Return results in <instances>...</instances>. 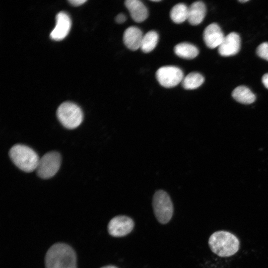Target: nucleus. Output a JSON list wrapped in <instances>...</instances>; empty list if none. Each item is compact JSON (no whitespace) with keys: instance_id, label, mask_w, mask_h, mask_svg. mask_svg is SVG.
<instances>
[{"instance_id":"nucleus-1","label":"nucleus","mask_w":268,"mask_h":268,"mask_svg":"<svg viewBox=\"0 0 268 268\" xmlns=\"http://www.w3.org/2000/svg\"><path fill=\"white\" fill-rule=\"evenodd\" d=\"M45 265L46 268H76L75 253L66 244H55L46 253Z\"/></svg>"},{"instance_id":"nucleus-2","label":"nucleus","mask_w":268,"mask_h":268,"mask_svg":"<svg viewBox=\"0 0 268 268\" xmlns=\"http://www.w3.org/2000/svg\"><path fill=\"white\" fill-rule=\"evenodd\" d=\"M211 251L220 257H228L235 254L239 250L240 242L232 233L223 230L213 233L208 239Z\"/></svg>"},{"instance_id":"nucleus-3","label":"nucleus","mask_w":268,"mask_h":268,"mask_svg":"<svg viewBox=\"0 0 268 268\" xmlns=\"http://www.w3.org/2000/svg\"><path fill=\"white\" fill-rule=\"evenodd\" d=\"M9 155L18 168L26 172L35 170L40 159L34 150L26 145L20 144H15L10 148Z\"/></svg>"},{"instance_id":"nucleus-4","label":"nucleus","mask_w":268,"mask_h":268,"mask_svg":"<svg viewBox=\"0 0 268 268\" xmlns=\"http://www.w3.org/2000/svg\"><path fill=\"white\" fill-rule=\"evenodd\" d=\"M57 116L62 125L68 129H74L78 127L83 117L80 108L71 102L62 103L57 109Z\"/></svg>"},{"instance_id":"nucleus-5","label":"nucleus","mask_w":268,"mask_h":268,"mask_svg":"<svg viewBox=\"0 0 268 268\" xmlns=\"http://www.w3.org/2000/svg\"><path fill=\"white\" fill-rule=\"evenodd\" d=\"M154 215L162 224L168 223L173 213V205L169 195L163 190L156 191L152 200Z\"/></svg>"},{"instance_id":"nucleus-6","label":"nucleus","mask_w":268,"mask_h":268,"mask_svg":"<svg viewBox=\"0 0 268 268\" xmlns=\"http://www.w3.org/2000/svg\"><path fill=\"white\" fill-rule=\"evenodd\" d=\"M61 163L59 153L51 151L40 158L36 171L39 177L49 179L54 176L59 170Z\"/></svg>"},{"instance_id":"nucleus-7","label":"nucleus","mask_w":268,"mask_h":268,"mask_svg":"<svg viewBox=\"0 0 268 268\" xmlns=\"http://www.w3.org/2000/svg\"><path fill=\"white\" fill-rule=\"evenodd\" d=\"M156 77L161 85L166 88H172L182 81L184 74L178 67L172 66L160 67L156 72Z\"/></svg>"},{"instance_id":"nucleus-8","label":"nucleus","mask_w":268,"mask_h":268,"mask_svg":"<svg viewBox=\"0 0 268 268\" xmlns=\"http://www.w3.org/2000/svg\"><path fill=\"white\" fill-rule=\"evenodd\" d=\"M134 226V221L130 217L125 215H119L113 217L109 221L108 231L113 237H122L130 233Z\"/></svg>"},{"instance_id":"nucleus-9","label":"nucleus","mask_w":268,"mask_h":268,"mask_svg":"<svg viewBox=\"0 0 268 268\" xmlns=\"http://www.w3.org/2000/svg\"><path fill=\"white\" fill-rule=\"evenodd\" d=\"M56 19V26L50 36L54 40L60 41L68 35L71 28V20L67 14L63 11L57 14Z\"/></svg>"},{"instance_id":"nucleus-10","label":"nucleus","mask_w":268,"mask_h":268,"mask_svg":"<svg viewBox=\"0 0 268 268\" xmlns=\"http://www.w3.org/2000/svg\"><path fill=\"white\" fill-rule=\"evenodd\" d=\"M240 46V36L236 32H231L224 37L223 41L218 47V51L222 56H231L239 52Z\"/></svg>"},{"instance_id":"nucleus-11","label":"nucleus","mask_w":268,"mask_h":268,"mask_svg":"<svg viewBox=\"0 0 268 268\" xmlns=\"http://www.w3.org/2000/svg\"><path fill=\"white\" fill-rule=\"evenodd\" d=\"M220 26L215 23L208 25L204 29L203 38L205 45L210 49L218 47L224 38Z\"/></svg>"},{"instance_id":"nucleus-12","label":"nucleus","mask_w":268,"mask_h":268,"mask_svg":"<svg viewBox=\"0 0 268 268\" xmlns=\"http://www.w3.org/2000/svg\"><path fill=\"white\" fill-rule=\"evenodd\" d=\"M143 36L139 28L135 26H130L124 33L123 41L128 48L135 51L140 48Z\"/></svg>"},{"instance_id":"nucleus-13","label":"nucleus","mask_w":268,"mask_h":268,"mask_svg":"<svg viewBox=\"0 0 268 268\" xmlns=\"http://www.w3.org/2000/svg\"><path fill=\"white\" fill-rule=\"evenodd\" d=\"M125 5L130 12L133 19L141 22L148 17V12L145 5L139 0H127Z\"/></svg>"},{"instance_id":"nucleus-14","label":"nucleus","mask_w":268,"mask_h":268,"mask_svg":"<svg viewBox=\"0 0 268 268\" xmlns=\"http://www.w3.org/2000/svg\"><path fill=\"white\" fill-rule=\"evenodd\" d=\"M206 12L205 4L201 1L193 2L188 7V20L193 25L200 24L203 20Z\"/></svg>"},{"instance_id":"nucleus-15","label":"nucleus","mask_w":268,"mask_h":268,"mask_svg":"<svg viewBox=\"0 0 268 268\" xmlns=\"http://www.w3.org/2000/svg\"><path fill=\"white\" fill-rule=\"evenodd\" d=\"M232 96L236 101L244 104H251L256 100L255 95L245 86H239L235 88L232 93Z\"/></svg>"},{"instance_id":"nucleus-16","label":"nucleus","mask_w":268,"mask_h":268,"mask_svg":"<svg viewBox=\"0 0 268 268\" xmlns=\"http://www.w3.org/2000/svg\"><path fill=\"white\" fill-rule=\"evenodd\" d=\"M176 55L185 59H193L199 54V50L195 45L186 42L179 43L174 47Z\"/></svg>"},{"instance_id":"nucleus-17","label":"nucleus","mask_w":268,"mask_h":268,"mask_svg":"<svg viewBox=\"0 0 268 268\" xmlns=\"http://www.w3.org/2000/svg\"><path fill=\"white\" fill-rule=\"evenodd\" d=\"M158 34L153 30L147 32L143 35L140 48L144 53L151 52L156 46L158 41Z\"/></svg>"},{"instance_id":"nucleus-18","label":"nucleus","mask_w":268,"mask_h":268,"mask_svg":"<svg viewBox=\"0 0 268 268\" xmlns=\"http://www.w3.org/2000/svg\"><path fill=\"white\" fill-rule=\"evenodd\" d=\"M170 15L174 22L177 24L181 23L188 20V7L184 3H178L172 8Z\"/></svg>"},{"instance_id":"nucleus-19","label":"nucleus","mask_w":268,"mask_h":268,"mask_svg":"<svg viewBox=\"0 0 268 268\" xmlns=\"http://www.w3.org/2000/svg\"><path fill=\"white\" fill-rule=\"evenodd\" d=\"M203 76L200 73L192 72L184 77L182 83L183 87L188 90L198 88L204 82Z\"/></svg>"},{"instance_id":"nucleus-20","label":"nucleus","mask_w":268,"mask_h":268,"mask_svg":"<svg viewBox=\"0 0 268 268\" xmlns=\"http://www.w3.org/2000/svg\"><path fill=\"white\" fill-rule=\"evenodd\" d=\"M256 52L259 57L268 61V43L264 42L261 44L258 47Z\"/></svg>"},{"instance_id":"nucleus-21","label":"nucleus","mask_w":268,"mask_h":268,"mask_svg":"<svg viewBox=\"0 0 268 268\" xmlns=\"http://www.w3.org/2000/svg\"><path fill=\"white\" fill-rule=\"evenodd\" d=\"M115 20L118 23L121 24L124 23L126 20V16L123 13H120L117 15Z\"/></svg>"},{"instance_id":"nucleus-22","label":"nucleus","mask_w":268,"mask_h":268,"mask_svg":"<svg viewBox=\"0 0 268 268\" xmlns=\"http://www.w3.org/2000/svg\"><path fill=\"white\" fill-rule=\"evenodd\" d=\"M86 1V0H69L68 2L74 6H79Z\"/></svg>"},{"instance_id":"nucleus-23","label":"nucleus","mask_w":268,"mask_h":268,"mask_svg":"<svg viewBox=\"0 0 268 268\" xmlns=\"http://www.w3.org/2000/svg\"><path fill=\"white\" fill-rule=\"evenodd\" d=\"M262 82L264 86L268 89V73H266L263 75Z\"/></svg>"},{"instance_id":"nucleus-24","label":"nucleus","mask_w":268,"mask_h":268,"mask_svg":"<svg viewBox=\"0 0 268 268\" xmlns=\"http://www.w3.org/2000/svg\"><path fill=\"white\" fill-rule=\"evenodd\" d=\"M101 268H118L114 266H107L102 267Z\"/></svg>"},{"instance_id":"nucleus-25","label":"nucleus","mask_w":268,"mask_h":268,"mask_svg":"<svg viewBox=\"0 0 268 268\" xmlns=\"http://www.w3.org/2000/svg\"><path fill=\"white\" fill-rule=\"evenodd\" d=\"M248 0H239L240 2H246L247 1H248Z\"/></svg>"},{"instance_id":"nucleus-26","label":"nucleus","mask_w":268,"mask_h":268,"mask_svg":"<svg viewBox=\"0 0 268 268\" xmlns=\"http://www.w3.org/2000/svg\"><path fill=\"white\" fill-rule=\"evenodd\" d=\"M151 1H153V2H159V1H161V0H152Z\"/></svg>"}]
</instances>
